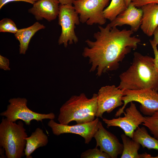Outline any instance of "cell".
I'll return each mask as SVG.
<instances>
[{"instance_id":"1","label":"cell","mask_w":158,"mask_h":158,"mask_svg":"<svg viewBox=\"0 0 158 158\" xmlns=\"http://www.w3.org/2000/svg\"><path fill=\"white\" fill-rule=\"evenodd\" d=\"M92 41H85L87 47L84 49L83 56L88 58L91 64L90 72L97 70L96 75L101 76L109 71L116 70L120 63L132 49L137 48L140 40L132 36L134 32L126 29L120 30L109 23L105 27L98 26Z\"/></svg>"},{"instance_id":"2","label":"cell","mask_w":158,"mask_h":158,"mask_svg":"<svg viewBox=\"0 0 158 158\" xmlns=\"http://www.w3.org/2000/svg\"><path fill=\"white\" fill-rule=\"evenodd\" d=\"M118 87L122 90L150 89L158 91V72L154 58L135 52L131 65L119 76Z\"/></svg>"},{"instance_id":"3","label":"cell","mask_w":158,"mask_h":158,"mask_svg":"<svg viewBox=\"0 0 158 158\" xmlns=\"http://www.w3.org/2000/svg\"><path fill=\"white\" fill-rule=\"evenodd\" d=\"M97 96L94 93L89 99L83 93L71 96L60 109L57 119L59 123L68 125L74 121L80 124L94 120L97 110Z\"/></svg>"},{"instance_id":"4","label":"cell","mask_w":158,"mask_h":158,"mask_svg":"<svg viewBox=\"0 0 158 158\" xmlns=\"http://www.w3.org/2000/svg\"><path fill=\"white\" fill-rule=\"evenodd\" d=\"M24 124L3 118L0 124V146L3 148L7 158H21L25 155L24 150L28 137Z\"/></svg>"},{"instance_id":"5","label":"cell","mask_w":158,"mask_h":158,"mask_svg":"<svg viewBox=\"0 0 158 158\" xmlns=\"http://www.w3.org/2000/svg\"><path fill=\"white\" fill-rule=\"evenodd\" d=\"M6 110L0 114L8 120L15 122L17 120L23 121L26 125L30 124L32 120L42 122L44 119H54L55 116L52 112L47 114H40L32 111L27 107V100L24 98L18 97L10 99Z\"/></svg>"},{"instance_id":"6","label":"cell","mask_w":158,"mask_h":158,"mask_svg":"<svg viewBox=\"0 0 158 158\" xmlns=\"http://www.w3.org/2000/svg\"><path fill=\"white\" fill-rule=\"evenodd\" d=\"M124 95L122 97L123 106L119 109L115 117L124 113L125 108L128 103L136 102L140 103L141 111L144 115L150 116L158 111V92L151 89L139 90H123Z\"/></svg>"},{"instance_id":"7","label":"cell","mask_w":158,"mask_h":158,"mask_svg":"<svg viewBox=\"0 0 158 158\" xmlns=\"http://www.w3.org/2000/svg\"><path fill=\"white\" fill-rule=\"evenodd\" d=\"M78 15L72 4L60 5L58 16L61 31L58 41L59 45L63 44L66 47L68 43L71 44L78 42L75 31V25L80 22Z\"/></svg>"},{"instance_id":"8","label":"cell","mask_w":158,"mask_h":158,"mask_svg":"<svg viewBox=\"0 0 158 158\" xmlns=\"http://www.w3.org/2000/svg\"><path fill=\"white\" fill-rule=\"evenodd\" d=\"M110 0H75L73 4L79 15L80 22L91 25L94 24L102 25L107 19L103 11Z\"/></svg>"},{"instance_id":"9","label":"cell","mask_w":158,"mask_h":158,"mask_svg":"<svg viewBox=\"0 0 158 158\" xmlns=\"http://www.w3.org/2000/svg\"><path fill=\"white\" fill-rule=\"evenodd\" d=\"M123 90L114 85L102 87L97 94V110L95 116L103 118L104 112L110 113L123 104L122 99L124 95Z\"/></svg>"},{"instance_id":"10","label":"cell","mask_w":158,"mask_h":158,"mask_svg":"<svg viewBox=\"0 0 158 158\" xmlns=\"http://www.w3.org/2000/svg\"><path fill=\"white\" fill-rule=\"evenodd\" d=\"M99 121V118L97 117L91 122L70 126L57 123L51 119L47 125L54 135L59 136L68 133L78 134L84 139L85 144H88L98 129Z\"/></svg>"},{"instance_id":"11","label":"cell","mask_w":158,"mask_h":158,"mask_svg":"<svg viewBox=\"0 0 158 158\" xmlns=\"http://www.w3.org/2000/svg\"><path fill=\"white\" fill-rule=\"evenodd\" d=\"M130 103L129 107L126 109L124 113V116L111 119L103 118L102 120L107 127H119L123 130L126 135L132 138L135 131L142 123L144 116L133 102Z\"/></svg>"},{"instance_id":"12","label":"cell","mask_w":158,"mask_h":158,"mask_svg":"<svg viewBox=\"0 0 158 158\" xmlns=\"http://www.w3.org/2000/svg\"><path fill=\"white\" fill-rule=\"evenodd\" d=\"M96 142V147H99L102 151L108 154L111 158H116L121 154L123 144L114 134L106 130L99 121L98 129L94 135Z\"/></svg>"},{"instance_id":"13","label":"cell","mask_w":158,"mask_h":158,"mask_svg":"<svg viewBox=\"0 0 158 158\" xmlns=\"http://www.w3.org/2000/svg\"><path fill=\"white\" fill-rule=\"evenodd\" d=\"M142 17V12L141 8L130 4L126 10L109 24L111 27L129 25L130 30L134 32H136L141 25Z\"/></svg>"},{"instance_id":"14","label":"cell","mask_w":158,"mask_h":158,"mask_svg":"<svg viewBox=\"0 0 158 158\" xmlns=\"http://www.w3.org/2000/svg\"><path fill=\"white\" fill-rule=\"evenodd\" d=\"M59 4L57 0H38L28 11L37 20L45 19L50 21L58 16Z\"/></svg>"},{"instance_id":"15","label":"cell","mask_w":158,"mask_h":158,"mask_svg":"<svg viewBox=\"0 0 158 158\" xmlns=\"http://www.w3.org/2000/svg\"><path fill=\"white\" fill-rule=\"evenodd\" d=\"M140 8L142 17L140 28L144 34L151 37L158 27V4L150 3L143 5Z\"/></svg>"},{"instance_id":"16","label":"cell","mask_w":158,"mask_h":158,"mask_svg":"<svg viewBox=\"0 0 158 158\" xmlns=\"http://www.w3.org/2000/svg\"><path fill=\"white\" fill-rule=\"evenodd\" d=\"M25 140L26 143L24 153L26 158H32L31 155L35 150L46 146L48 142L47 135L40 128L36 129L30 136L26 137Z\"/></svg>"},{"instance_id":"17","label":"cell","mask_w":158,"mask_h":158,"mask_svg":"<svg viewBox=\"0 0 158 158\" xmlns=\"http://www.w3.org/2000/svg\"><path fill=\"white\" fill-rule=\"evenodd\" d=\"M45 28V26L43 24L37 22L28 27L18 29L15 34V36L20 43V54H25L32 37L38 31Z\"/></svg>"},{"instance_id":"18","label":"cell","mask_w":158,"mask_h":158,"mask_svg":"<svg viewBox=\"0 0 158 158\" xmlns=\"http://www.w3.org/2000/svg\"><path fill=\"white\" fill-rule=\"evenodd\" d=\"M132 139L142 147L158 150V140L151 137L144 127H138L134 132Z\"/></svg>"},{"instance_id":"19","label":"cell","mask_w":158,"mask_h":158,"mask_svg":"<svg viewBox=\"0 0 158 158\" xmlns=\"http://www.w3.org/2000/svg\"><path fill=\"white\" fill-rule=\"evenodd\" d=\"M123 149L121 158H141L138 153L140 145L125 134L121 135Z\"/></svg>"},{"instance_id":"20","label":"cell","mask_w":158,"mask_h":158,"mask_svg":"<svg viewBox=\"0 0 158 158\" xmlns=\"http://www.w3.org/2000/svg\"><path fill=\"white\" fill-rule=\"evenodd\" d=\"M124 0H111L109 5L103 11L104 16L111 22L126 9Z\"/></svg>"},{"instance_id":"21","label":"cell","mask_w":158,"mask_h":158,"mask_svg":"<svg viewBox=\"0 0 158 158\" xmlns=\"http://www.w3.org/2000/svg\"><path fill=\"white\" fill-rule=\"evenodd\" d=\"M142 124L147 127L154 137L158 140V111L151 116H144Z\"/></svg>"},{"instance_id":"22","label":"cell","mask_w":158,"mask_h":158,"mask_svg":"<svg viewBox=\"0 0 158 158\" xmlns=\"http://www.w3.org/2000/svg\"><path fill=\"white\" fill-rule=\"evenodd\" d=\"M81 158H111L107 153L102 151L96 147L92 149H89L82 152Z\"/></svg>"},{"instance_id":"23","label":"cell","mask_w":158,"mask_h":158,"mask_svg":"<svg viewBox=\"0 0 158 158\" xmlns=\"http://www.w3.org/2000/svg\"><path fill=\"white\" fill-rule=\"evenodd\" d=\"M18 30L16 24L11 19L5 18L0 20V32H8L15 34Z\"/></svg>"},{"instance_id":"24","label":"cell","mask_w":158,"mask_h":158,"mask_svg":"<svg viewBox=\"0 0 158 158\" xmlns=\"http://www.w3.org/2000/svg\"><path fill=\"white\" fill-rule=\"evenodd\" d=\"M150 3L158 4V0H132L130 4L140 8L144 5Z\"/></svg>"},{"instance_id":"25","label":"cell","mask_w":158,"mask_h":158,"mask_svg":"<svg viewBox=\"0 0 158 158\" xmlns=\"http://www.w3.org/2000/svg\"><path fill=\"white\" fill-rule=\"evenodd\" d=\"M9 60L1 55H0V68L5 71L10 70L9 67Z\"/></svg>"},{"instance_id":"26","label":"cell","mask_w":158,"mask_h":158,"mask_svg":"<svg viewBox=\"0 0 158 158\" xmlns=\"http://www.w3.org/2000/svg\"><path fill=\"white\" fill-rule=\"evenodd\" d=\"M38 0H0V9L8 3L14 1H22L34 4Z\"/></svg>"},{"instance_id":"27","label":"cell","mask_w":158,"mask_h":158,"mask_svg":"<svg viewBox=\"0 0 158 158\" xmlns=\"http://www.w3.org/2000/svg\"><path fill=\"white\" fill-rule=\"evenodd\" d=\"M154 55V63L155 68L158 72V50L157 46L153 45L152 46Z\"/></svg>"},{"instance_id":"28","label":"cell","mask_w":158,"mask_h":158,"mask_svg":"<svg viewBox=\"0 0 158 158\" xmlns=\"http://www.w3.org/2000/svg\"><path fill=\"white\" fill-rule=\"evenodd\" d=\"M154 37L153 40H150V42L151 46L158 44V27H157L153 33Z\"/></svg>"},{"instance_id":"29","label":"cell","mask_w":158,"mask_h":158,"mask_svg":"<svg viewBox=\"0 0 158 158\" xmlns=\"http://www.w3.org/2000/svg\"><path fill=\"white\" fill-rule=\"evenodd\" d=\"M60 4H73L75 0H57Z\"/></svg>"},{"instance_id":"30","label":"cell","mask_w":158,"mask_h":158,"mask_svg":"<svg viewBox=\"0 0 158 158\" xmlns=\"http://www.w3.org/2000/svg\"><path fill=\"white\" fill-rule=\"evenodd\" d=\"M0 155L1 156V158H4L3 155H4V152L5 151L4 149L2 147L0 148Z\"/></svg>"},{"instance_id":"31","label":"cell","mask_w":158,"mask_h":158,"mask_svg":"<svg viewBox=\"0 0 158 158\" xmlns=\"http://www.w3.org/2000/svg\"><path fill=\"white\" fill-rule=\"evenodd\" d=\"M126 6L128 7L130 5L132 0H124Z\"/></svg>"}]
</instances>
